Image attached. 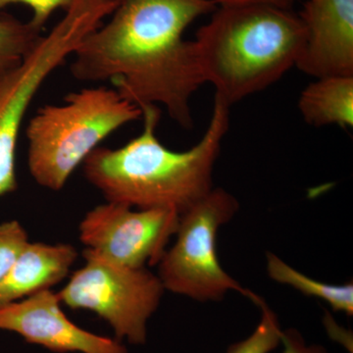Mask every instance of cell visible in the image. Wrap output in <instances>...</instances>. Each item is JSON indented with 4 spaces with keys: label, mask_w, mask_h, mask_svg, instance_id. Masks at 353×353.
<instances>
[{
    "label": "cell",
    "mask_w": 353,
    "mask_h": 353,
    "mask_svg": "<svg viewBox=\"0 0 353 353\" xmlns=\"http://www.w3.org/2000/svg\"><path fill=\"white\" fill-rule=\"evenodd\" d=\"M216 8L212 0H117L108 22L77 48L70 71L81 82L112 83L139 108L161 104L190 129V99L204 83L194 41L183 34Z\"/></svg>",
    "instance_id": "obj_1"
},
{
    "label": "cell",
    "mask_w": 353,
    "mask_h": 353,
    "mask_svg": "<svg viewBox=\"0 0 353 353\" xmlns=\"http://www.w3.org/2000/svg\"><path fill=\"white\" fill-rule=\"evenodd\" d=\"M230 108L215 97L201 141L185 152H174L157 136L159 108L141 106V134L116 150L99 146L83 163L85 179L106 201L137 209H171L182 215L213 189V169L229 130Z\"/></svg>",
    "instance_id": "obj_2"
},
{
    "label": "cell",
    "mask_w": 353,
    "mask_h": 353,
    "mask_svg": "<svg viewBox=\"0 0 353 353\" xmlns=\"http://www.w3.org/2000/svg\"><path fill=\"white\" fill-rule=\"evenodd\" d=\"M203 83L231 108L296 66L305 29L292 9L252 4L217 6L194 41Z\"/></svg>",
    "instance_id": "obj_3"
},
{
    "label": "cell",
    "mask_w": 353,
    "mask_h": 353,
    "mask_svg": "<svg viewBox=\"0 0 353 353\" xmlns=\"http://www.w3.org/2000/svg\"><path fill=\"white\" fill-rule=\"evenodd\" d=\"M141 118L139 106L104 87L83 88L67 95L63 104L39 108L26 131L30 174L46 189H63L101 141Z\"/></svg>",
    "instance_id": "obj_4"
},
{
    "label": "cell",
    "mask_w": 353,
    "mask_h": 353,
    "mask_svg": "<svg viewBox=\"0 0 353 353\" xmlns=\"http://www.w3.org/2000/svg\"><path fill=\"white\" fill-rule=\"evenodd\" d=\"M240 204L222 188H213L180 216L176 241L158 263V277L165 290L201 303L218 301L228 292L250 296L220 264L218 232L233 219Z\"/></svg>",
    "instance_id": "obj_5"
},
{
    "label": "cell",
    "mask_w": 353,
    "mask_h": 353,
    "mask_svg": "<svg viewBox=\"0 0 353 353\" xmlns=\"http://www.w3.org/2000/svg\"><path fill=\"white\" fill-rule=\"evenodd\" d=\"M83 256L85 265L57 292L61 303L95 313L108 322L117 340L145 345L148 321L165 292L159 277L148 268L114 263L88 248Z\"/></svg>",
    "instance_id": "obj_6"
},
{
    "label": "cell",
    "mask_w": 353,
    "mask_h": 353,
    "mask_svg": "<svg viewBox=\"0 0 353 353\" xmlns=\"http://www.w3.org/2000/svg\"><path fill=\"white\" fill-rule=\"evenodd\" d=\"M180 214L171 209H137L106 202L88 211L80 240L88 250L130 268L159 263L175 236Z\"/></svg>",
    "instance_id": "obj_7"
},
{
    "label": "cell",
    "mask_w": 353,
    "mask_h": 353,
    "mask_svg": "<svg viewBox=\"0 0 353 353\" xmlns=\"http://www.w3.org/2000/svg\"><path fill=\"white\" fill-rule=\"evenodd\" d=\"M68 55V48L60 39L43 37L19 64L0 72V197L18 188L16 150L28 109Z\"/></svg>",
    "instance_id": "obj_8"
},
{
    "label": "cell",
    "mask_w": 353,
    "mask_h": 353,
    "mask_svg": "<svg viewBox=\"0 0 353 353\" xmlns=\"http://www.w3.org/2000/svg\"><path fill=\"white\" fill-rule=\"evenodd\" d=\"M0 331L55 353H129L122 341L92 333L71 321L57 292L43 290L0 308Z\"/></svg>",
    "instance_id": "obj_9"
},
{
    "label": "cell",
    "mask_w": 353,
    "mask_h": 353,
    "mask_svg": "<svg viewBox=\"0 0 353 353\" xmlns=\"http://www.w3.org/2000/svg\"><path fill=\"white\" fill-rule=\"evenodd\" d=\"M305 43L296 67L316 79L353 76V0H305Z\"/></svg>",
    "instance_id": "obj_10"
},
{
    "label": "cell",
    "mask_w": 353,
    "mask_h": 353,
    "mask_svg": "<svg viewBox=\"0 0 353 353\" xmlns=\"http://www.w3.org/2000/svg\"><path fill=\"white\" fill-rule=\"evenodd\" d=\"M77 259L75 246L68 243L29 241L0 281V308L59 284Z\"/></svg>",
    "instance_id": "obj_11"
},
{
    "label": "cell",
    "mask_w": 353,
    "mask_h": 353,
    "mask_svg": "<svg viewBox=\"0 0 353 353\" xmlns=\"http://www.w3.org/2000/svg\"><path fill=\"white\" fill-rule=\"evenodd\" d=\"M299 109L310 126H353V76L316 79L304 88Z\"/></svg>",
    "instance_id": "obj_12"
},
{
    "label": "cell",
    "mask_w": 353,
    "mask_h": 353,
    "mask_svg": "<svg viewBox=\"0 0 353 353\" xmlns=\"http://www.w3.org/2000/svg\"><path fill=\"white\" fill-rule=\"evenodd\" d=\"M267 272L269 277L279 284L288 285L307 296L321 299L336 312L353 315V285H329L309 278L279 259L267 252Z\"/></svg>",
    "instance_id": "obj_13"
},
{
    "label": "cell",
    "mask_w": 353,
    "mask_h": 353,
    "mask_svg": "<svg viewBox=\"0 0 353 353\" xmlns=\"http://www.w3.org/2000/svg\"><path fill=\"white\" fill-rule=\"evenodd\" d=\"M41 32L31 21L0 14V72L19 64L43 37Z\"/></svg>",
    "instance_id": "obj_14"
},
{
    "label": "cell",
    "mask_w": 353,
    "mask_h": 353,
    "mask_svg": "<svg viewBox=\"0 0 353 353\" xmlns=\"http://www.w3.org/2000/svg\"><path fill=\"white\" fill-rule=\"evenodd\" d=\"M250 301L261 312L259 325L250 336L230 345L226 353H271L281 345L283 329L278 316L264 299L254 292L250 296Z\"/></svg>",
    "instance_id": "obj_15"
},
{
    "label": "cell",
    "mask_w": 353,
    "mask_h": 353,
    "mask_svg": "<svg viewBox=\"0 0 353 353\" xmlns=\"http://www.w3.org/2000/svg\"><path fill=\"white\" fill-rule=\"evenodd\" d=\"M28 243L29 236L20 222L0 223V281L6 277Z\"/></svg>",
    "instance_id": "obj_16"
},
{
    "label": "cell",
    "mask_w": 353,
    "mask_h": 353,
    "mask_svg": "<svg viewBox=\"0 0 353 353\" xmlns=\"http://www.w3.org/2000/svg\"><path fill=\"white\" fill-rule=\"evenodd\" d=\"M73 0H0V14L7 6L12 4H24L32 10L31 22L39 29L43 30L51 16L58 9L66 11Z\"/></svg>",
    "instance_id": "obj_17"
},
{
    "label": "cell",
    "mask_w": 353,
    "mask_h": 353,
    "mask_svg": "<svg viewBox=\"0 0 353 353\" xmlns=\"http://www.w3.org/2000/svg\"><path fill=\"white\" fill-rule=\"evenodd\" d=\"M281 347L282 353H330L321 345H308L303 334L294 328L283 330Z\"/></svg>",
    "instance_id": "obj_18"
},
{
    "label": "cell",
    "mask_w": 353,
    "mask_h": 353,
    "mask_svg": "<svg viewBox=\"0 0 353 353\" xmlns=\"http://www.w3.org/2000/svg\"><path fill=\"white\" fill-rule=\"evenodd\" d=\"M217 6H252V4H263L281 7V8L292 9L294 4L299 0H212Z\"/></svg>",
    "instance_id": "obj_19"
}]
</instances>
